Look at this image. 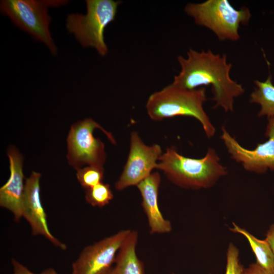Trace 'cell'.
I'll return each mask as SVG.
<instances>
[{
  "mask_svg": "<svg viewBox=\"0 0 274 274\" xmlns=\"http://www.w3.org/2000/svg\"><path fill=\"white\" fill-rule=\"evenodd\" d=\"M187 58L179 56L181 71L172 84L179 87L193 90L201 86L211 85L215 108L221 107L225 112L232 111L234 98L244 93L242 85L231 79V63L226 54H215L211 50L198 52L189 49Z\"/></svg>",
  "mask_w": 274,
  "mask_h": 274,
  "instance_id": "obj_1",
  "label": "cell"
},
{
  "mask_svg": "<svg viewBox=\"0 0 274 274\" xmlns=\"http://www.w3.org/2000/svg\"><path fill=\"white\" fill-rule=\"evenodd\" d=\"M158 160L157 168L162 170L171 182L184 188L210 187L227 174L215 150L211 148L203 158L195 159L185 157L170 147Z\"/></svg>",
  "mask_w": 274,
  "mask_h": 274,
  "instance_id": "obj_2",
  "label": "cell"
},
{
  "mask_svg": "<svg viewBox=\"0 0 274 274\" xmlns=\"http://www.w3.org/2000/svg\"><path fill=\"white\" fill-rule=\"evenodd\" d=\"M206 100L204 87L188 90L171 84L152 94L146 108L149 116L154 121L176 116L195 118L210 138L214 135L216 129L203 108Z\"/></svg>",
  "mask_w": 274,
  "mask_h": 274,
  "instance_id": "obj_3",
  "label": "cell"
},
{
  "mask_svg": "<svg viewBox=\"0 0 274 274\" xmlns=\"http://www.w3.org/2000/svg\"><path fill=\"white\" fill-rule=\"evenodd\" d=\"M86 14H71L67 16L66 27L82 46L94 48L105 56L108 48L105 41L106 27L115 18L120 1H86Z\"/></svg>",
  "mask_w": 274,
  "mask_h": 274,
  "instance_id": "obj_4",
  "label": "cell"
},
{
  "mask_svg": "<svg viewBox=\"0 0 274 274\" xmlns=\"http://www.w3.org/2000/svg\"><path fill=\"white\" fill-rule=\"evenodd\" d=\"M185 12L194 19L196 24L212 30L221 41L238 40L240 38V25H247L251 17L247 7L236 10L227 0L188 3L185 6Z\"/></svg>",
  "mask_w": 274,
  "mask_h": 274,
  "instance_id": "obj_5",
  "label": "cell"
},
{
  "mask_svg": "<svg viewBox=\"0 0 274 274\" xmlns=\"http://www.w3.org/2000/svg\"><path fill=\"white\" fill-rule=\"evenodd\" d=\"M62 2L36 0H4L1 2V11L21 29L35 39L44 43L55 55L57 49L49 30L51 18L47 7L62 4Z\"/></svg>",
  "mask_w": 274,
  "mask_h": 274,
  "instance_id": "obj_6",
  "label": "cell"
},
{
  "mask_svg": "<svg viewBox=\"0 0 274 274\" xmlns=\"http://www.w3.org/2000/svg\"><path fill=\"white\" fill-rule=\"evenodd\" d=\"M100 129L113 144L116 141L110 133L92 118H87L73 124L67 139V159L77 170L82 165L103 166L106 158L104 144L93 135L95 129Z\"/></svg>",
  "mask_w": 274,
  "mask_h": 274,
  "instance_id": "obj_7",
  "label": "cell"
},
{
  "mask_svg": "<svg viewBox=\"0 0 274 274\" xmlns=\"http://www.w3.org/2000/svg\"><path fill=\"white\" fill-rule=\"evenodd\" d=\"M131 230H122L84 248L72 264V274H105Z\"/></svg>",
  "mask_w": 274,
  "mask_h": 274,
  "instance_id": "obj_8",
  "label": "cell"
},
{
  "mask_svg": "<svg viewBox=\"0 0 274 274\" xmlns=\"http://www.w3.org/2000/svg\"><path fill=\"white\" fill-rule=\"evenodd\" d=\"M161 155L159 145L147 146L136 132H132L128 158L123 170L115 183V188L120 191L136 186L149 176L154 168H157V160Z\"/></svg>",
  "mask_w": 274,
  "mask_h": 274,
  "instance_id": "obj_9",
  "label": "cell"
},
{
  "mask_svg": "<svg viewBox=\"0 0 274 274\" xmlns=\"http://www.w3.org/2000/svg\"><path fill=\"white\" fill-rule=\"evenodd\" d=\"M221 136L231 157L242 163L247 170L258 174L264 173L268 169L274 170V118L268 120L265 135L268 140L258 144L253 150L241 146L224 127Z\"/></svg>",
  "mask_w": 274,
  "mask_h": 274,
  "instance_id": "obj_10",
  "label": "cell"
},
{
  "mask_svg": "<svg viewBox=\"0 0 274 274\" xmlns=\"http://www.w3.org/2000/svg\"><path fill=\"white\" fill-rule=\"evenodd\" d=\"M41 174L32 172L26 179L22 202V217L29 224L33 235H42L61 250L66 246L51 233L47 223V214L40 197Z\"/></svg>",
  "mask_w": 274,
  "mask_h": 274,
  "instance_id": "obj_11",
  "label": "cell"
},
{
  "mask_svg": "<svg viewBox=\"0 0 274 274\" xmlns=\"http://www.w3.org/2000/svg\"><path fill=\"white\" fill-rule=\"evenodd\" d=\"M10 176L0 188V206L10 211L16 222L22 217V202L25 183L22 170V158L17 150L11 148L8 152Z\"/></svg>",
  "mask_w": 274,
  "mask_h": 274,
  "instance_id": "obj_12",
  "label": "cell"
},
{
  "mask_svg": "<svg viewBox=\"0 0 274 274\" xmlns=\"http://www.w3.org/2000/svg\"><path fill=\"white\" fill-rule=\"evenodd\" d=\"M160 181V174L155 172L151 173L136 185L142 197V207L152 234L167 233L172 229L170 222L164 218L159 208L158 199Z\"/></svg>",
  "mask_w": 274,
  "mask_h": 274,
  "instance_id": "obj_13",
  "label": "cell"
},
{
  "mask_svg": "<svg viewBox=\"0 0 274 274\" xmlns=\"http://www.w3.org/2000/svg\"><path fill=\"white\" fill-rule=\"evenodd\" d=\"M138 241V232L131 230L116 255V274H145L144 263L136 253Z\"/></svg>",
  "mask_w": 274,
  "mask_h": 274,
  "instance_id": "obj_14",
  "label": "cell"
},
{
  "mask_svg": "<svg viewBox=\"0 0 274 274\" xmlns=\"http://www.w3.org/2000/svg\"><path fill=\"white\" fill-rule=\"evenodd\" d=\"M230 230L241 234L248 240L256 258V262L270 274H274V254L267 241L259 239L234 223Z\"/></svg>",
  "mask_w": 274,
  "mask_h": 274,
  "instance_id": "obj_15",
  "label": "cell"
},
{
  "mask_svg": "<svg viewBox=\"0 0 274 274\" xmlns=\"http://www.w3.org/2000/svg\"><path fill=\"white\" fill-rule=\"evenodd\" d=\"M256 88L250 95V101L261 106L258 116H266L268 120L274 118V85L271 75L264 82L255 80Z\"/></svg>",
  "mask_w": 274,
  "mask_h": 274,
  "instance_id": "obj_16",
  "label": "cell"
},
{
  "mask_svg": "<svg viewBox=\"0 0 274 274\" xmlns=\"http://www.w3.org/2000/svg\"><path fill=\"white\" fill-rule=\"evenodd\" d=\"M113 198V194L108 184L101 182L86 189V201L93 207L102 208L107 205Z\"/></svg>",
  "mask_w": 274,
  "mask_h": 274,
  "instance_id": "obj_17",
  "label": "cell"
},
{
  "mask_svg": "<svg viewBox=\"0 0 274 274\" xmlns=\"http://www.w3.org/2000/svg\"><path fill=\"white\" fill-rule=\"evenodd\" d=\"M77 179L81 186L85 189L102 182L104 175L103 166L89 165L77 169Z\"/></svg>",
  "mask_w": 274,
  "mask_h": 274,
  "instance_id": "obj_18",
  "label": "cell"
},
{
  "mask_svg": "<svg viewBox=\"0 0 274 274\" xmlns=\"http://www.w3.org/2000/svg\"><path fill=\"white\" fill-rule=\"evenodd\" d=\"M244 268L239 262V250L230 243L226 253V266L225 274H243Z\"/></svg>",
  "mask_w": 274,
  "mask_h": 274,
  "instance_id": "obj_19",
  "label": "cell"
},
{
  "mask_svg": "<svg viewBox=\"0 0 274 274\" xmlns=\"http://www.w3.org/2000/svg\"><path fill=\"white\" fill-rule=\"evenodd\" d=\"M12 264L13 266L12 274H58L56 271L52 267L46 268L39 273H33L15 259H12Z\"/></svg>",
  "mask_w": 274,
  "mask_h": 274,
  "instance_id": "obj_20",
  "label": "cell"
},
{
  "mask_svg": "<svg viewBox=\"0 0 274 274\" xmlns=\"http://www.w3.org/2000/svg\"><path fill=\"white\" fill-rule=\"evenodd\" d=\"M243 274H270L257 262L250 264L244 269Z\"/></svg>",
  "mask_w": 274,
  "mask_h": 274,
  "instance_id": "obj_21",
  "label": "cell"
},
{
  "mask_svg": "<svg viewBox=\"0 0 274 274\" xmlns=\"http://www.w3.org/2000/svg\"><path fill=\"white\" fill-rule=\"evenodd\" d=\"M265 239L269 245L274 254V224H273L267 231Z\"/></svg>",
  "mask_w": 274,
  "mask_h": 274,
  "instance_id": "obj_22",
  "label": "cell"
},
{
  "mask_svg": "<svg viewBox=\"0 0 274 274\" xmlns=\"http://www.w3.org/2000/svg\"><path fill=\"white\" fill-rule=\"evenodd\" d=\"M105 274H116L114 267H113L109 271H108Z\"/></svg>",
  "mask_w": 274,
  "mask_h": 274,
  "instance_id": "obj_23",
  "label": "cell"
},
{
  "mask_svg": "<svg viewBox=\"0 0 274 274\" xmlns=\"http://www.w3.org/2000/svg\"></svg>",
  "mask_w": 274,
  "mask_h": 274,
  "instance_id": "obj_24",
  "label": "cell"
}]
</instances>
